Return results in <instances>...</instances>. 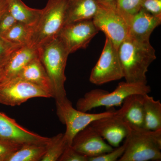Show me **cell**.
Segmentation results:
<instances>
[{
  "instance_id": "6da1fadb",
  "label": "cell",
  "mask_w": 161,
  "mask_h": 161,
  "mask_svg": "<svg viewBox=\"0 0 161 161\" xmlns=\"http://www.w3.org/2000/svg\"><path fill=\"white\" fill-rule=\"evenodd\" d=\"M118 53L125 81L147 84L148 68L156 59L155 49L150 41L128 37L118 47Z\"/></svg>"
},
{
  "instance_id": "7a4b0ae2",
  "label": "cell",
  "mask_w": 161,
  "mask_h": 161,
  "mask_svg": "<svg viewBox=\"0 0 161 161\" xmlns=\"http://www.w3.org/2000/svg\"><path fill=\"white\" fill-rule=\"evenodd\" d=\"M39 57L51 83L56 103L67 98L64 88L68 57L69 55L60 38H55L38 48Z\"/></svg>"
},
{
  "instance_id": "3957f363",
  "label": "cell",
  "mask_w": 161,
  "mask_h": 161,
  "mask_svg": "<svg viewBox=\"0 0 161 161\" xmlns=\"http://www.w3.org/2000/svg\"><path fill=\"white\" fill-rule=\"evenodd\" d=\"M67 0H48L37 23L32 27L27 45L38 49L58 37L65 25Z\"/></svg>"
},
{
  "instance_id": "277c9868",
  "label": "cell",
  "mask_w": 161,
  "mask_h": 161,
  "mask_svg": "<svg viewBox=\"0 0 161 161\" xmlns=\"http://www.w3.org/2000/svg\"><path fill=\"white\" fill-rule=\"evenodd\" d=\"M130 127L124 142L125 150L118 161L161 160V130L152 131Z\"/></svg>"
},
{
  "instance_id": "5b68a950",
  "label": "cell",
  "mask_w": 161,
  "mask_h": 161,
  "mask_svg": "<svg viewBox=\"0 0 161 161\" xmlns=\"http://www.w3.org/2000/svg\"><path fill=\"white\" fill-rule=\"evenodd\" d=\"M151 91V87L147 84L123 81L119 83L115 90L111 92L99 89L87 92L77 101L76 108L82 112H88L98 107L110 108L119 106L129 95L149 94Z\"/></svg>"
},
{
  "instance_id": "8992f818",
  "label": "cell",
  "mask_w": 161,
  "mask_h": 161,
  "mask_svg": "<svg viewBox=\"0 0 161 161\" xmlns=\"http://www.w3.org/2000/svg\"><path fill=\"white\" fill-rule=\"evenodd\" d=\"M57 114L59 120L66 125L64 138L68 145H71L72 141L77 133L90 125L94 121L113 115L115 111H109L98 113H89L75 109L70 101L67 98L57 103Z\"/></svg>"
},
{
  "instance_id": "52a82bcc",
  "label": "cell",
  "mask_w": 161,
  "mask_h": 161,
  "mask_svg": "<svg viewBox=\"0 0 161 161\" xmlns=\"http://www.w3.org/2000/svg\"><path fill=\"white\" fill-rule=\"evenodd\" d=\"M123 78L118 49L106 37L100 58L91 71L90 82L100 86Z\"/></svg>"
},
{
  "instance_id": "ba28073f",
  "label": "cell",
  "mask_w": 161,
  "mask_h": 161,
  "mask_svg": "<svg viewBox=\"0 0 161 161\" xmlns=\"http://www.w3.org/2000/svg\"><path fill=\"white\" fill-rule=\"evenodd\" d=\"M53 98L52 95L34 84L19 78L0 83V103L7 106H19L31 98Z\"/></svg>"
},
{
  "instance_id": "9c48e42d",
  "label": "cell",
  "mask_w": 161,
  "mask_h": 161,
  "mask_svg": "<svg viewBox=\"0 0 161 161\" xmlns=\"http://www.w3.org/2000/svg\"><path fill=\"white\" fill-rule=\"evenodd\" d=\"M92 20L97 29L103 32L117 49L129 37V26L115 9L100 6Z\"/></svg>"
},
{
  "instance_id": "30bf717a",
  "label": "cell",
  "mask_w": 161,
  "mask_h": 161,
  "mask_svg": "<svg viewBox=\"0 0 161 161\" xmlns=\"http://www.w3.org/2000/svg\"><path fill=\"white\" fill-rule=\"evenodd\" d=\"M98 31L92 19L82 20L64 25L58 37L70 54L86 48Z\"/></svg>"
},
{
  "instance_id": "8fae6325",
  "label": "cell",
  "mask_w": 161,
  "mask_h": 161,
  "mask_svg": "<svg viewBox=\"0 0 161 161\" xmlns=\"http://www.w3.org/2000/svg\"><path fill=\"white\" fill-rule=\"evenodd\" d=\"M90 125L110 145L115 147L119 146L131 130L130 125L116 115L115 111L113 115L94 121Z\"/></svg>"
},
{
  "instance_id": "7c38bea8",
  "label": "cell",
  "mask_w": 161,
  "mask_h": 161,
  "mask_svg": "<svg viewBox=\"0 0 161 161\" xmlns=\"http://www.w3.org/2000/svg\"><path fill=\"white\" fill-rule=\"evenodd\" d=\"M0 139L24 145L48 143L50 138L30 131L15 120L0 112Z\"/></svg>"
},
{
  "instance_id": "4fadbf2b",
  "label": "cell",
  "mask_w": 161,
  "mask_h": 161,
  "mask_svg": "<svg viewBox=\"0 0 161 161\" xmlns=\"http://www.w3.org/2000/svg\"><path fill=\"white\" fill-rule=\"evenodd\" d=\"M71 146L77 152L88 158L110 152L113 149L91 125L76 134Z\"/></svg>"
},
{
  "instance_id": "5bb4252c",
  "label": "cell",
  "mask_w": 161,
  "mask_h": 161,
  "mask_svg": "<svg viewBox=\"0 0 161 161\" xmlns=\"http://www.w3.org/2000/svg\"><path fill=\"white\" fill-rule=\"evenodd\" d=\"M39 57L38 49L24 45L14 51L3 67V75L0 83L15 78L25 66Z\"/></svg>"
},
{
  "instance_id": "9a60e30c",
  "label": "cell",
  "mask_w": 161,
  "mask_h": 161,
  "mask_svg": "<svg viewBox=\"0 0 161 161\" xmlns=\"http://www.w3.org/2000/svg\"><path fill=\"white\" fill-rule=\"evenodd\" d=\"M161 23V17L155 16L143 9L132 18L129 25V37L140 41H150L153 31Z\"/></svg>"
},
{
  "instance_id": "2e32d148",
  "label": "cell",
  "mask_w": 161,
  "mask_h": 161,
  "mask_svg": "<svg viewBox=\"0 0 161 161\" xmlns=\"http://www.w3.org/2000/svg\"><path fill=\"white\" fill-rule=\"evenodd\" d=\"M144 94H135L125 98L116 115L130 125L144 129Z\"/></svg>"
},
{
  "instance_id": "e0dca14e",
  "label": "cell",
  "mask_w": 161,
  "mask_h": 161,
  "mask_svg": "<svg viewBox=\"0 0 161 161\" xmlns=\"http://www.w3.org/2000/svg\"><path fill=\"white\" fill-rule=\"evenodd\" d=\"M100 5L97 0H67L65 24L92 19Z\"/></svg>"
},
{
  "instance_id": "ac0fdd59",
  "label": "cell",
  "mask_w": 161,
  "mask_h": 161,
  "mask_svg": "<svg viewBox=\"0 0 161 161\" xmlns=\"http://www.w3.org/2000/svg\"><path fill=\"white\" fill-rule=\"evenodd\" d=\"M15 78L31 82L42 88L49 93L53 98L51 83L39 57L29 62Z\"/></svg>"
},
{
  "instance_id": "d6986e66",
  "label": "cell",
  "mask_w": 161,
  "mask_h": 161,
  "mask_svg": "<svg viewBox=\"0 0 161 161\" xmlns=\"http://www.w3.org/2000/svg\"><path fill=\"white\" fill-rule=\"evenodd\" d=\"M8 11L17 22L32 27L37 23L42 9L30 8L22 0H8Z\"/></svg>"
},
{
  "instance_id": "ffe728a7",
  "label": "cell",
  "mask_w": 161,
  "mask_h": 161,
  "mask_svg": "<svg viewBox=\"0 0 161 161\" xmlns=\"http://www.w3.org/2000/svg\"><path fill=\"white\" fill-rule=\"evenodd\" d=\"M144 129L161 130V103L149 94L144 95Z\"/></svg>"
},
{
  "instance_id": "44dd1931",
  "label": "cell",
  "mask_w": 161,
  "mask_h": 161,
  "mask_svg": "<svg viewBox=\"0 0 161 161\" xmlns=\"http://www.w3.org/2000/svg\"><path fill=\"white\" fill-rule=\"evenodd\" d=\"M47 144L31 143L24 144L15 151L6 161H39L45 154Z\"/></svg>"
},
{
  "instance_id": "7402d4cb",
  "label": "cell",
  "mask_w": 161,
  "mask_h": 161,
  "mask_svg": "<svg viewBox=\"0 0 161 161\" xmlns=\"http://www.w3.org/2000/svg\"><path fill=\"white\" fill-rule=\"evenodd\" d=\"M68 145L64 133H59L50 138L46 152L41 161H58Z\"/></svg>"
},
{
  "instance_id": "603a6c76",
  "label": "cell",
  "mask_w": 161,
  "mask_h": 161,
  "mask_svg": "<svg viewBox=\"0 0 161 161\" xmlns=\"http://www.w3.org/2000/svg\"><path fill=\"white\" fill-rule=\"evenodd\" d=\"M31 28L24 23L17 22L3 37L10 43L27 45L31 33Z\"/></svg>"
},
{
  "instance_id": "cb8c5ba5",
  "label": "cell",
  "mask_w": 161,
  "mask_h": 161,
  "mask_svg": "<svg viewBox=\"0 0 161 161\" xmlns=\"http://www.w3.org/2000/svg\"><path fill=\"white\" fill-rule=\"evenodd\" d=\"M143 0H117L116 11L124 18L128 26L132 18L142 9Z\"/></svg>"
},
{
  "instance_id": "d4e9b609",
  "label": "cell",
  "mask_w": 161,
  "mask_h": 161,
  "mask_svg": "<svg viewBox=\"0 0 161 161\" xmlns=\"http://www.w3.org/2000/svg\"><path fill=\"white\" fill-rule=\"evenodd\" d=\"M23 45L10 43L0 36V67H3L10 55Z\"/></svg>"
},
{
  "instance_id": "484cf974",
  "label": "cell",
  "mask_w": 161,
  "mask_h": 161,
  "mask_svg": "<svg viewBox=\"0 0 161 161\" xmlns=\"http://www.w3.org/2000/svg\"><path fill=\"white\" fill-rule=\"evenodd\" d=\"M112 151L94 157L89 158L88 161H116L124 154L126 148L125 142L121 146L115 147Z\"/></svg>"
},
{
  "instance_id": "4316f807",
  "label": "cell",
  "mask_w": 161,
  "mask_h": 161,
  "mask_svg": "<svg viewBox=\"0 0 161 161\" xmlns=\"http://www.w3.org/2000/svg\"><path fill=\"white\" fill-rule=\"evenodd\" d=\"M23 145L0 139V161H6L9 155Z\"/></svg>"
},
{
  "instance_id": "83f0119b",
  "label": "cell",
  "mask_w": 161,
  "mask_h": 161,
  "mask_svg": "<svg viewBox=\"0 0 161 161\" xmlns=\"http://www.w3.org/2000/svg\"><path fill=\"white\" fill-rule=\"evenodd\" d=\"M59 161H88V157L77 152L71 146L68 145Z\"/></svg>"
},
{
  "instance_id": "f1b7e54d",
  "label": "cell",
  "mask_w": 161,
  "mask_h": 161,
  "mask_svg": "<svg viewBox=\"0 0 161 161\" xmlns=\"http://www.w3.org/2000/svg\"><path fill=\"white\" fill-rule=\"evenodd\" d=\"M142 9L153 15L161 17V0H143Z\"/></svg>"
},
{
  "instance_id": "f546056e",
  "label": "cell",
  "mask_w": 161,
  "mask_h": 161,
  "mask_svg": "<svg viewBox=\"0 0 161 161\" xmlns=\"http://www.w3.org/2000/svg\"><path fill=\"white\" fill-rule=\"evenodd\" d=\"M17 22L7 10L0 19V36L3 37Z\"/></svg>"
},
{
  "instance_id": "4dcf8cb0",
  "label": "cell",
  "mask_w": 161,
  "mask_h": 161,
  "mask_svg": "<svg viewBox=\"0 0 161 161\" xmlns=\"http://www.w3.org/2000/svg\"><path fill=\"white\" fill-rule=\"evenodd\" d=\"M100 6L116 10L117 0H97Z\"/></svg>"
},
{
  "instance_id": "1f68e13d",
  "label": "cell",
  "mask_w": 161,
  "mask_h": 161,
  "mask_svg": "<svg viewBox=\"0 0 161 161\" xmlns=\"http://www.w3.org/2000/svg\"><path fill=\"white\" fill-rule=\"evenodd\" d=\"M8 10V0H0V19Z\"/></svg>"
},
{
  "instance_id": "d6a6232c",
  "label": "cell",
  "mask_w": 161,
  "mask_h": 161,
  "mask_svg": "<svg viewBox=\"0 0 161 161\" xmlns=\"http://www.w3.org/2000/svg\"><path fill=\"white\" fill-rule=\"evenodd\" d=\"M3 67H0V81L2 80V77H3Z\"/></svg>"
}]
</instances>
